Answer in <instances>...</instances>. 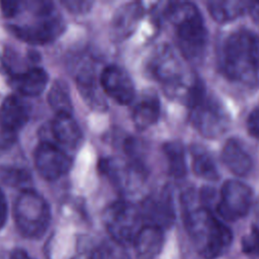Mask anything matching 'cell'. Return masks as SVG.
I'll return each mask as SVG.
<instances>
[{"label": "cell", "mask_w": 259, "mask_h": 259, "mask_svg": "<svg viewBox=\"0 0 259 259\" xmlns=\"http://www.w3.org/2000/svg\"><path fill=\"white\" fill-rule=\"evenodd\" d=\"M192 171L196 176L202 179L209 181L219 179V171L214 160L209 154L205 152L196 151L193 153Z\"/></svg>", "instance_id": "cell-25"}, {"label": "cell", "mask_w": 259, "mask_h": 259, "mask_svg": "<svg viewBox=\"0 0 259 259\" xmlns=\"http://www.w3.org/2000/svg\"><path fill=\"white\" fill-rule=\"evenodd\" d=\"M15 137L16 135L4 132L0 128V151L10 147L15 142Z\"/></svg>", "instance_id": "cell-32"}, {"label": "cell", "mask_w": 259, "mask_h": 259, "mask_svg": "<svg viewBox=\"0 0 259 259\" xmlns=\"http://www.w3.org/2000/svg\"><path fill=\"white\" fill-rule=\"evenodd\" d=\"M211 17L221 23L234 20L248 11L249 2L243 0H210L206 3Z\"/></svg>", "instance_id": "cell-22"}, {"label": "cell", "mask_w": 259, "mask_h": 259, "mask_svg": "<svg viewBox=\"0 0 259 259\" xmlns=\"http://www.w3.org/2000/svg\"><path fill=\"white\" fill-rule=\"evenodd\" d=\"M252 200L253 191L249 185L235 179L227 180L221 188L217 211L227 221H237L248 213Z\"/></svg>", "instance_id": "cell-10"}, {"label": "cell", "mask_w": 259, "mask_h": 259, "mask_svg": "<svg viewBox=\"0 0 259 259\" xmlns=\"http://www.w3.org/2000/svg\"><path fill=\"white\" fill-rule=\"evenodd\" d=\"M62 4L71 12L75 14H84L87 13L92 5L93 1L88 0H66L63 1Z\"/></svg>", "instance_id": "cell-28"}, {"label": "cell", "mask_w": 259, "mask_h": 259, "mask_svg": "<svg viewBox=\"0 0 259 259\" xmlns=\"http://www.w3.org/2000/svg\"><path fill=\"white\" fill-rule=\"evenodd\" d=\"M9 259H33V258H31L26 253V251H24L22 249H14L11 252Z\"/></svg>", "instance_id": "cell-34"}, {"label": "cell", "mask_w": 259, "mask_h": 259, "mask_svg": "<svg viewBox=\"0 0 259 259\" xmlns=\"http://www.w3.org/2000/svg\"><path fill=\"white\" fill-rule=\"evenodd\" d=\"M224 76L246 87H256L259 81V39L249 30L231 33L224 41L220 56Z\"/></svg>", "instance_id": "cell-1"}, {"label": "cell", "mask_w": 259, "mask_h": 259, "mask_svg": "<svg viewBox=\"0 0 259 259\" xmlns=\"http://www.w3.org/2000/svg\"><path fill=\"white\" fill-rule=\"evenodd\" d=\"M0 5L3 15L8 18L19 15L24 9V1H1Z\"/></svg>", "instance_id": "cell-29"}, {"label": "cell", "mask_w": 259, "mask_h": 259, "mask_svg": "<svg viewBox=\"0 0 259 259\" xmlns=\"http://www.w3.org/2000/svg\"><path fill=\"white\" fill-rule=\"evenodd\" d=\"M1 178L6 183H9L12 185H18V184H25L29 180V175L23 170L7 168L5 170H2Z\"/></svg>", "instance_id": "cell-27"}, {"label": "cell", "mask_w": 259, "mask_h": 259, "mask_svg": "<svg viewBox=\"0 0 259 259\" xmlns=\"http://www.w3.org/2000/svg\"><path fill=\"white\" fill-rule=\"evenodd\" d=\"M100 86L103 92L115 102L126 105L135 99V84L130 74L121 67L109 65L100 74Z\"/></svg>", "instance_id": "cell-12"}, {"label": "cell", "mask_w": 259, "mask_h": 259, "mask_svg": "<svg viewBox=\"0 0 259 259\" xmlns=\"http://www.w3.org/2000/svg\"><path fill=\"white\" fill-rule=\"evenodd\" d=\"M29 119V107L16 95L7 96L0 105V128L14 134L20 131Z\"/></svg>", "instance_id": "cell-15"}, {"label": "cell", "mask_w": 259, "mask_h": 259, "mask_svg": "<svg viewBox=\"0 0 259 259\" xmlns=\"http://www.w3.org/2000/svg\"><path fill=\"white\" fill-rule=\"evenodd\" d=\"M148 70L163 86L165 94L173 99L187 102L198 80L186 75L182 61L169 45H160L152 52Z\"/></svg>", "instance_id": "cell-4"}, {"label": "cell", "mask_w": 259, "mask_h": 259, "mask_svg": "<svg viewBox=\"0 0 259 259\" xmlns=\"http://www.w3.org/2000/svg\"><path fill=\"white\" fill-rule=\"evenodd\" d=\"M51 133L54 139L68 148H77L82 141V132L72 114H56L51 122Z\"/></svg>", "instance_id": "cell-19"}, {"label": "cell", "mask_w": 259, "mask_h": 259, "mask_svg": "<svg viewBox=\"0 0 259 259\" xmlns=\"http://www.w3.org/2000/svg\"><path fill=\"white\" fill-rule=\"evenodd\" d=\"M14 220L19 233L28 239H38L47 232L51 222V210L46 199L32 189H23L17 196Z\"/></svg>", "instance_id": "cell-6"}, {"label": "cell", "mask_w": 259, "mask_h": 259, "mask_svg": "<svg viewBox=\"0 0 259 259\" xmlns=\"http://www.w3.org/2000/svg\"><path fill=\"white\" fill-rule=\"evenodd\" d=\"M99 170L122 193L138 191L148 176L145 164L119 158L102 159L99 162Z\"/></svg>", "instance_id": "cell-9"}, {"label": "cell", "mask_w": 259, "mask_h": 259, "mask_svg": "<svg viewBox=\"0 0 259 259\" xmlns=\"http://www.w3.org/2000/svg\"><path fill=\"white\" fill-rule=\"evenodd\" d=\"M8 215V205L4 192L0 188V230L5 226Z\"/></svg>", "instance_id": "cell-31"}, {"label": "cell", "mask_w": 259, "mask_h": 259, "mask_svg": "<svg viewBox=\"0 0 259 259\" xmlns=\"http://www.w3.org/2000/svg\"><path fill=\"white\" fill-rule=\"evenodd\" d=\"M160 117V100L153 91L145 92L136 102L132 118L134 125L139 131H145L154 125Z\"/></svg>", "instance_id": "cell-17"}, {"label": "cell", "mask_w": 259, "mask_h": 259, "mask_svg": "<svg viewBox=\"0 0 259 259\" xmlns=\"http://www.w3.org/2000/svg\"><path fill=\"white\" fill-rule=\"evenodd\" d=\"M248 12L250 13L252 20L259 26V1L249 2Z\"/></svg>", "instance_id": "cell-33"}, {"label": "cell", "mask_w": 259, "mask_h": 259, "mask_svg": "<svg viewBox=\"0 0 259 259\" xmlns=\"http://www.w3.org/2000/svg\"><path fill=\"white\" fill-rule=\"evenodd\" d=\"M34 164L38 173L47 180H57L70 170L72 159L58 146L42 141L35 148Z\"/></svg>", "instance_id": "cell-11"}, {"label": "cell", "mask_w": 259, "mask_h": 259, "mask_svg": "<svg viewBox=\"0 0 259 259\" xmlns=\"http://www.w3.org/2000/svg\"><path fill=\"white\" fill-rule=\"evenodd\" d=\"M242 249L252 259H259V228L253 227L250 233L243 238Z\"/></svg>", "instance_id": "cell-26"}, {"label": "cell", "mask_w": 259, "mask_h": 259, "mask_svg": "<svg viewBox=\"0 0 259 259\" xmlns=\"http://www.w3.org/2000/svg\"><path fill=\"white\" fill-rule=\"evenodd\" d=\"M133 244L139 259H153L162 248L163 230L155 226L145 225L136 236Z\"/></svg>", "instance_id": "cell-20"}, {"label": "cell", "mask_w": 259, "mask_h": 259, "mask_svg": "<svg viewBox=\"0 0 259 259\" xmlns=\"http://www.w3.org/2000/svg\"><path fill=\"white\" fill-rule=\"evenodd\" d=\"M30 13L34 16V20L10 27L19 39L30 45H45L58 38L65 30V20L54 6Z\"/></svg>", "instance_id": "cell-8"}, {"label": "cell", "mask_w": 259, "mask_h": 259, "mask_svg": "<svg viewBox=\"0 0 259 259\" xmlns=\"http://www.w3.org/2000/svg\"><path fill=\"white\" fill-rule=\"evenodd\" d=\"M222 160L227 168L236 176H246L253 167L249 153L237 139H229L222 149Z\"/></svg>", "instance_id": "cell-18"}, {"label": "cell", "mask_w": 259, "mask_h": 259, "mask_svg": "<svg viewBox=\"0 0 259 259\" xmlns=\"http://www.w3.org/2000/svg\"><path fill=\"white\" fill-rule=\"evenodd\" d=\"M165 17L177 29L178 46L182 57L191 62L202 58L208 40L207 29L196 5L188 1H171Z\"/></svg>", "instance_id": "cell-2"}, {"label": "cell", "mask_w": 259, "mask_h": 259, "mask_svg": "<svg viewBox=\"0 0 259 259\" xmlns=\"http://www.w3.org/2000/svg\"><path fill=\"white\" fill-rule=\"evenodd\" d=\"M186 104L190 122L204 138L218 139L228 132L231 125L228 109L215 96L207 93L201 82H197Z\"/></svg>", "instance_id": "cell-5"}, {"label": "cell", "mask_w": 259, "mask_h": 259, "mask_svg": "<svg viewBox=\"0 0 259 259\" xmlns=\"http://www.w3.org/2000/svg\"><path fill=\"white\" fill-rule=\"evenodd\" d=\"M49 82L48 73L38 67L28 69L13 76L12 83L14 87L24 96L40 95Z\"/></svg>", "instance_id": "cell-21"}, {"label": "cell", "mask_w": 259, "mask_h": 259, "mask_svg": "<svg viewBox=\"0 0 259 259\" xmlns=\"http://www.w3.org/2000/svg\"><path fill=\"white\" fill-rule=\"evenodd\" d=\"M48 102L56 114H72L73 112V103L69 87L67 83L62 80H56L51 86L48 94Z\"/></svg>", "instance_id": "cell-24"}, {"label": "cell", "mask_w": 259, "mask_h": 259, "mask_svg": "<svg viewBox=\"0 0 259 259\" xmlns=\"http://www.w3.org/2000/svg\"><path fill=\"white\" fill-rule=\"evenodd\" d=\"M76 84L81 97L92 110L102 112L107 109L104 92L100 83L98 84L96 80L94 70L90 66L80 70L76 77Z\"/></svg>", "instance_id": "cell-16"}, {"label": "cell", "mask_w": 259, "mask_h": 259, "mask_svg": "<svg viewBox=\"0 0 259 259\" xmlns=\"http://www.w3.org/2000/svg\"><path fill=\"white\" fill-rule=\"evenodd\" d=\"M246 125L249 135L259 141V107L253 109L250 112L246 121Z\"/></svg>", "instance_id": "cell-30"}, {"label": "cell", "mask_w": 259, "mask_h": 259, "mask_svg": "<svg viewBox=\"0 0 259 259\" xmlns=\"http://www.w3.org/2000/svg\"><path fill=\"white\" fill-rule=\"evenodd\" d=\"M142 218L148 222L147 225L155 226L160 229L170 227L174 220V206L171 194L167 189L147 197L140 209Z\"/></svg>", "instance_id": "cell-13"}, {"label": "cell", "mask_w": 259, "mask_h": 259, "mask_svg": "<svg viewBox=\"0 0 259 259\" xmlns=\"http://www.w3.org/2000/svg\"><path fill=\"white\" fill-rule=\"evenodd\" d=\"M144 14L141 2H128L119 6L110 22V37L114 41H122L130 37Z\"/></svg>", "instance_id": "cell-14"}, {"label": "cell", "mask_w": 259, "mask_h": 259, "mask_svg": "<svg viewBox=\"0 0 259 259\" xmlns=\"http://www.w3.org/2000/svg\"><path fill=\"white\" fill-rule=\"evenodd\" d=\"M163 151L168 161V170L174 178H183L187 167L183 145L179 141H170L164 144Z\"/></svg>", "instance_id": "cell-23"}, {"label": "cell", "mask_w": 259, "mask_h": 259, "mask_svg": "<svg viewBox=\"0 0 259 259\" xmlns=\"http://www.w3.org/2000/svg\"><path fill=\"white\" fill-rule=\"evenodd\" d=\"M185 225L195 249L205 259L221 256L232 243L231 230L205 206L187 209Z\"/></svg>", "instance_id": "cell-3"}, {"label": "cell", "mask_w": 259, "mask_h": 259, "mask_svg": "<svg viewBox=\"0 0 259 259\" xmlns=\"http://www.w3.org/2000/svg\"><path fill=\"white\" fill-rule=\"evenodd\" d=\"M142 221L140 209L126 200L112 202L103 213V222L108 234L121 245L134 242L143 228Z\"/></svg>", "instance_id": "cell-7"}]
</instances>
